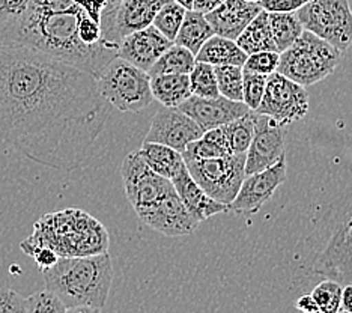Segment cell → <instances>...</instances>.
Returning <instances> with one entry per match:
<instances>
[{"mask_svg":"<svg viewBox=\"0 0 352 313\" xmlns=\"http://www.w3.org/2000/svg\"><path fill=\"white\" fill-rule=\"evenodd\" d=\"M109 106L89 72L30 47H0V138L32 162L86 167Z\"/></svg>","mask_w":352,"mask_h":313,"instance_id":"cell-1","label":"cell"},{"mask_svg":"<svg viewBox=\"0 0 352 313\" xmlns=\"http://www.w3.org/2000/svg\"><path fill=\"white\" fill-rule=\"evenodd\" d=\"M45 289L59 296L67 312L92 313L106 306L113 265L110 255L71 256L58 259L53 267L41 270Z\"/></svg>","mask_w":352,"mask_h":313,"instance_id":"cell-2","label":"cell"},{"mask_svg":"<svg viewBox=\"0 0 352 313\" xmlns=\"http://www.w3.org/2000/svg\"><path fill=\"white\" fill-rule=\"evenodd\" d=\"M306 246L311 271L340 285L352 283V186L327 206Z\"/></svg>","mask_w":352,"mask_h":313,"instance_id":"cell-3","label":"cell"},{"mask_svg":"<svg viewBox=\"0 0 352 313\" xmlns=\"http://www.w3.org/2000/svg\"><path fill=\"white\" fill-rule=\"evenodd\" d=\"M50 247L62 258L92 256L109 252V234L102 224L82 210L47 214L35 224L34 235L21 243L26 253Z\"/></svg>","mask_w":352,"mask_h":313,"instance_id":"cell-4","label":"cell"},{"mask_svg":"<svg viewBox=\"0 0 352 313\" xmlns=\"http://www.w3.org/2000/svg\"><path fill=\"white\" fill-rule=\"evenodd\" d=\"M340 59L342 52L338 48L311 32L302 30L297 41L280 53L277 72L306 87L333 74Z\"/></svg>","mask_w":352,"mask_h":313,"instance_id":"cell-5","label":"cell"},{"mask_svg":"<svg viewBox=\"0 0 352 313\" xmlns=\"http://www.w3.org/2000/svg\"><path fill=\"white\" fill-rule=\"evenodd\" d=\"M97 80L104 100L121 111L138 114L154 101L148 72L118 56L102 69Z\"/></svg>","mask_w":352,"mask_h":313,"instance_id":"cell-6","label":"cell"},{"mask_svg":"<svg viewBox=\"0 0 352 313\" xmlns=\"http://www.w3.org/2000/svg\"><path fill=\"white\" fill-rule=\"evenodd\" d=\"M184 162L206 195L228 206L245 178V152L217 158H184Z\"/></svg>","mask_w":352,"mask_h":313,"instance_id":"cell-7","label":"cell"},{"mask_svg":"<svg viewBox=\"0 0 352 313\" xmlns=\"http://www.w3.org/2000/svg\"><path fill=\"white\" fill-rule=\"evenodd\" d=\"M309 30L339 52L352 45V10L349 0H310L295 12Z\"/></svg>","mask_w":352,"mask_h":313,"instance_id":"cell-8","label":"cell"},{"mask_svg":"<svg viewBox=\"0 0 352 313\" xmlns=\"http://www.w3.org/2000/svg\"><path fill=\"white\" fill-rule=\"evenodd\" d=\"M254 111L273 118L280 125L286 127L298 122L307 115L309 94L300 83L274 71L267 77L265 92Z\"/></svg>","mask_w":352,"mask_h":313,"instance_id":"cell-9","label":"cell"},{"mask_svg":"<svg viewBox=\"0 0 352 313\" xmlns=\"http://www.w3.org/2000/svg\"><path fill=\"white\" fill-rule=\"evenodd\" d=\"M121 176L126 199L135 213L154 205L175 191L170 180L158 175L143 162L138 152H130L121 164Z\"/></svg>","mask_w":352,"mask_h":313,"instance_id":"cell-10","label":"cell"},{"mask_svg":"<svg viewBox=\"0 0 352 313\" xmlns=\"http://www.w3.org/2000/svg\"><path fill=\"white\" fill-rule=\"evenodd\" d=\"M286 155L261 172L245 175L235 199L229 204V211L236 214H254L273 197L276 190L286 181Z\"/></svg>","mask_w":352,"mask_h":313,"instance_id":"cell-11","label":"cell"},{"mask_svg":"<svg viewBox=\"0 0 352 313\" xmlns=\"http://www.w3.org/2000/svg\"><path fill=\"white\" fill-rule=\"evenodd\" d=\"M285 127L267 115L256 114L254 131L245 152V175L261 172L285 155Z\"/></svg>","mask_w":352,"mask_h":313,"instance_id":"cell-12","label":"cell"},{"mask_svg":"<svg viewBox=\"0 0 352 313\" xmlns=\"http://www.w3.org/2000/svg\"><path fill=\"white\" fill-rule=\"evenodd\" d=\"M135 214L146 226L166 237L191 235L199 226V222L188 213L176 190Z\"/></svg>","mask_w":352,"mask_h":313,"instance_id":"cell-13","label":"cell"},{"mask_svg":"<svg viewBox=\"0 0 352 313\" xmlns=\"http://www.w3.org/2000/svg\"><path fill=\"white\" fill-rule=\"evenodd\" d=\"M204 130L179 107H162L151 120L145 140L167 144L181 154L191 142L197 140Z\"/></svg>","mask_w":352,"mask_h":313,"instance_id":"cell-14","label":"cell"},{"mask_svg":"<svg viewBox=\"0 0 352 313\" xmlns=\"http://www.w3.org/2000/svg\"><path fill=\"white\" fill-rule=\"evenodd\" d=\"M179 109L187 114L196 124L202 128L204 133L212 128H219L232 122L234 119L250 114L249 107L243 101L229 100L226 96H197L191 95L184 101Z\"/></svg>","mask_w":352,"mask_h":313,"instance_id":"cell-15","label":"cell"},{"mask_svg":"<svg viewBox=\"0 0 352 313\" xmlns=\"http://www.w3.org/2000/svg\"><path fill=\"white\" fill-rule=\"evenodd\" d=\"M173 43L157 28L151 26L126 35L118 47V58L133 63L143 71H149Z\"/></svg>","mask_w":352,"mask_h":313,"instance_id":"cell-16","label":"cell"},{"mask_svg":"<svg viewBox=\"0 0 352 313\" xmlns=\"http://www.w3.org/2000/svg\"><path fill=\"white\" fill-rule=\"evenodd\" d=\"M262 11V6L247 0H223L214 10L205 14L211 24L214 35L235 39L247 28L256 15Z\"/></svg>","mask_w":352,"mask_h":313,"instance_id":"cell-17","label":"cell"},{"mask_svg":"<svg viewBox=\"0 0 352 313\" xmlns=\"http://www.w3.org/2000/svg\"><path fill=\"white\" fill-rule=\"evenodd\" d=\"M164 2L166 0H119L111 17V34L118 45L126 35L151 26Z\"/></svg>","mask_w":352,"mask_h":313,"instance_id":"cell-18","label":"cell"},{"mask_svg":"<svg viewBox=\"0 0 352 313\" xmlns=\"http://www.w3.org/2000/svg\"><path fill=\"white\" fill-rule=\"evenodd\" d=\"M170 181L173 182L175 190L181 197L182 204L186 205L188 213L193 215L199 223L211 219V217L217 214L229 211L228 205L221 204L219 200H215L206 195V191L191 178V175L187 171V166L184 167L181 172L176 173Z\"/></svg>","mask_w":352,"mask_h":313,"instance_id":"cell-19","label":"cell"},{"mask_svg":"<svg viewBox=\"0 0 352 313\" xmlns=\"http://www.w3.org/2000/svg\"><path fill=\"white\" fill-rule=\"evenodd\" d=\"M138 154L152 171L167 180H172L176 173L186 167L181 152L163 143L143 140Z\"/></svg>","mask_w":352,"mask_h":313,"instance_id":"cell-20","label":"cell"},{"mask_svg":"<svg viewBox=\"0 0 352 313\" xmlns=\"http://www.w3.org/2000/svg\"><path fill=\"white\" fill-rule=\"evenodd\" d=\"M247 54L234 39L220 35H212L201 47L196 54V61L211 63L214 67L220 65H239L243 67L247 61Z\"/></svg>","mask_w":352,"mask_h":313,"instance_id":"cell-21","label":"cell"},{"mask_svg":"<svg viewBox=\"0 0 352 313\" xmlns=\"http://www.w3.org/2000/svg\"><path fill=\"white\" fill-rule=\"evenodd\" d=\"M151 91L164 107H179L191 96L188 74H158L151 77Z\"/></svg>","mask_w":352,"mask_h":313,"instance_id":"cell-22","label":"cell"},{"mask_svg":"<svg viewBox=\"0 0 352 313\" xmlns=\"http://www.w3.org/2000/svg\"><path fill=\"white\" fill-rule=\"evenodd\" d=\"M236 44L247 54L258 52H277L273 34H271L268 11L262 10L256 17L247 24V28L235 39Z\"/></svg>","mask_w":352,"mask_h":313,"instance_id":"cell-23","label":"cell"},{"mask_svg":"<svg viewBox=\"0 0 352 313\" xmlns=\"http://www.w3.org/2000/svg\"><path fill=\"white\" fill-rule=\"evenodd\" d=\"M214 35L211 24L208 23L205 14L196 10H187L181 28L176 34L175 44L188 48L195 56L201 50V47Z\"/></svg>","mask_w":352,"mask_h":313,"instance_id":"cell-24","label":"cell"},{"mask_svg":"<svg viewBox=\"0 0 352 313\" xmlns=\"http://www.w3.org/2000/svg\"><path fill=\"white\" fill-rule=\"evenodd\" d=\"M196 63V56L188 48L172 44L167 50L160 56L158 61L148 71V74H190Z\"/></svg>","mask_w":352,"mask_h":313,"instance_id":"cell-25","label":"cell"},{"mask_svg":"<svg viewBox=\"0 0 352 313\" xmlns=\"http://www.w3.org/2000/svg\"><path fill=\"white\" fill-rule=\"evenodd\" d=\"M268 20L278 53L289 48L304 30L295 12H268Z\"/></svg>","mask_w":352,"mask_h":313,"instance_id":"cell-26","label":"cell"},{"mask_svg":"<svg viewBox=\"0 0 352 313\" xmlns=\"http://www.w3.org/2000/svg\"><path fill=\"white\" fill-rule=\"evenodd\" d=\"M228 142L223 133V128H212L205 131L197 140L191 142L186 151L182 152L184 158H217L229 155Z\"/></svg>","mask_w":352,"mask_h":313,"instance_id":"cell-27","label":"cell"},{"mask_svg":"<svg viewBox=\"0 0 352 313\" xmlns=\"http://www.w3.org/2000/svg\"><path fill=\"white\" fill-rule=\"evenodd\" d=\"M254 120L256 111H250L245 116L234 119L221 127L232 154H244L249 149L254 131Z\"/></svg>","mask_w":352,"mask_h":313,"instance_id":"cell-28","label":"cell"},{"mask_svg":"<svg viewBox=\"0 0 352 313\" xmlns=\"http://www.w3.org/2000/svg\"><path fill=\"white\" fill-rule=\"evenodd\" d=\"M187 10L175 0H166L163 6L155 14L152 26L157 28L162 34L173 43L176 34L181 28V23L186 17Z\"/></svg>","mask_w":352,"mask_h":313,"instance_id":"cell-29","label":"cell"},{"mask_svg":"<svg viewBox=\"0 0 352 313\" xmlns=\"http://www.w3.org/2000/svg\"><path fill=\"white\" fill-rule=\"evenodd\" d=\"M191 94L197 96H217L219 85L215 76V67L211 63L196 61L193 69L190 72Z\"/></svg>","mask_w":352,"mask_h":313,"instance_id":"cell-30","label":"cell"},{"mask_svg":"<svg viewBox=\"0 0 352 313\" xmlns=\"http://www.w3.org/2000/svg\"><path fill=\"white\" fill-rule=\"evenodd\" d=\"M215 76H217L220 95L234 101H243V67H215Z\"/></svg>","mask_w":352,"mask_h":313,"instance_id":"cell-31","label":"cell"},{"mask_svg":"<svg viewBox=\"0 0 352 313\" xmlns=\"http://www.w3.org/2000/svg\"><path fill=\"white\" fill-rule=\"evenodd\" d=\"M343 285L336 282L333 279H325L321 283H318L311 296L316 301L319 313H338L340 309V299H342Z\"/></svg>","mask_w":352,"mask_h":313,"instance_id":"cell-32","label":"cell"},{"mask_svg":"<svg viewBox=\"0 0 352 313\" xmlns=\"http://www.w3.org/2000/svg\"><path fill=\"white\" fill-rule=\"evenodd\" d=\"M267 77L263 74L247 71L243 68V102L250 110H256L262 101L263 92H265Z\"/></svg>","mask_w":352,"mask_h":313,"instance_id":"cell-33","label":"cell"},{"mask_svg":"<svg viewBox=\"0 0 352 313\" xmlns=\"http://www.w3.org/2000/svg\"><path fill=\"white\" fill-rule=\"evenodd\" d=\"M25 312L28 313H65L67 309L59 296L53 294L49 289L36 292L26 299Z\"/></svg>","mask_w":352,"mask_h":313,"instance_id":"cell-34","label":"cell"},{"mask_svg":"<svg viewBox=\"0 0 352 313\" xmlns=\"http://www.w3.org/2000/svg\"><path fill=\"white\" fill-rule=\"evenodd\" d=\"M280 61L278 52H258L247 56V61L243 65L244 69L256 72V74L270 76L271 72L277 71Z\"/></svg>","mask_w":352,"mask_h":313,"instance_id":"cell-35","label":"cell"},{"mask_svg":"<svg viewBox=\"0 0 352 313\" xmlns=\"http://www.w3.org/2000/svg\"><path fill=\"white\" fill-rule=\"evenodd\" d=\"M30 0H0V41L10 24L28 10Z\"/></svg>","mask_w":352,"mask_h":313,"instance_id":"cell-36","label":"cell"},{"mask_svg":"<svg viewBox=\"0 0 352 313\" xmlns=\"http://www.w3.org/2000/svg\"><path fill=\"white\" fill-rule=\"evenodd\" d=\"M26 299L10 288L0 289V313H23Z\"/></svg>","mask_w":352,"mask_h":313,"instance_id":"cell-37","label":"cell"},{"mask_svg":"<svg viewBox=\"0 0 352 313\" xmlns=\"http://www.w3.org/2000/svg\"><path fill=\"white\" fill-rule=\"evenodd\" d=\"M310 0H261L262 10L268 12H297Z\"/></svg>","mask_w":352,"mask_h":313,"instance_id":"cell-38","label":"cell"},{"mask_svg":"<svg viewBox=\"0 0 352 313\" xmlns=\"http://www.w3.org/2000/svg\"><path fill=\"white\" fill-rule=\"evenodd\" d=\"M28 255L35 259L39 270H45V268L53 267V265L60 258V256L56 253L53 248L45 247V246L36 247V248H34V250H30Z\"/></svg>","mask_w":352,"mask_h":313,"instance_id":"cell-39","label":"cell"},{"mask_svg":"<svg viewBox=\"0 0 352 313\" xmlns=\"http://www.w3.org/2000/svg\"><path fill=\"white\" fill-rule=\"evenodd\" d=\"M30 3L49 11H65L78 6L74 0H30Z\"/></svg>","mask_w":352,"mask_h":313,"instance_id":"cell-40","label":"cell"},{"mask_svg":"<svg viewBox=\"0 0 352 313\" xmlns=\"http://www.w3.org/2000/svg\"><path fill=\"white\" fill-rule=\"evenodd\" d=\"M295 307H297L301 312H304V313H319L318 304L314 300V296H311L310 294L300 296L297 303H295Z\"/></svg>","mask_w":352,"mask_h":313,"instance_id":"cell-41","label":"cell"},{"mask_svg":"<svg viewBox=\"0 0 352 313\" xmlns=\"http://www.w3.org/2000/svg\"><path fill=\"white\" fill-rule=\"evenodd\" d=\"M339 312L352 313V283L343 285L342 299H340V309Z\"/></svg>","mask_w":352,"mask_h":313,"instance_id":"cell-42","label":"cell"},{"mask_svg":"<svg viewBox=\"0 0 352 313\" xmlns=\"http://www.w3.org/2000/svg\"><path fill=\"white\" fill-rule=\"evenodd\" d=\"M221 2H223V0H195L193 10L206 14V12H210L211 10H214L215 6H219Z\"/></svg>","mask_w":352,"mask_h":313,"instance_id":"cell-43","label":"cell"},{"mask_svg":"<svg viewBox=\"0 0 352 313\" xmlns=\"http://www.w3.org/2000/svg\"><path fill=\"white\" fill-rule=\"evenodd\" d=\"M175 2H178L179 5H182L186 10H193V3L195 0H175Z\"/></svg>","mask_w":352,"mask_h":313,"instance_id":"cell-44","label":"cell"},{"mask_svg":"<svg viewBox=\"0 0 352 313\" xmlns=\"http://www.w3.org/2000/svg\"><path fill=\"white\" fill-rule=\"evenodd\" d=\"M247 2H256V3H259L261 0H247Z\"/></svg>","mask_w":352,"mask_h":313,"instance_id":"cell-45","label":"cell"}]
</instances>
